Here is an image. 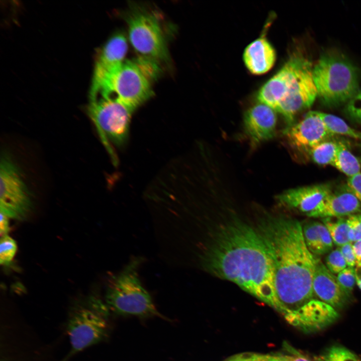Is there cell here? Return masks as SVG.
<instances>
[{
	"instance_id": "obj_37",
	"label": "cell",
	"mask_w": 361,
	"mask_h": 361,
	"mask_svg": "<svg viewBox=\"0 0 361 361\" xmlns=\"http://www.w3.org/2000/svg\"><path fill=\"white\" fill-rule=\"evenodd\" d=\"M356 268L355 269V276L361 277V262L356 263Z\"/></svg>"
},
{
	"instance_id": "obj_27",
	"label": "cell",
	"mask_w": 361,
	"mask_h": 361,
	"mask_svg": "<svg viewBox=\"0 0 361 361\" xmlns=\"http://www.w3.org/2000/svg\"><path fill=\"white\" fill-rule=\"evenodd\" d=\"M326 266L332 274L339 273L347 264L339 248L332 251L326 257Z\"/></svg>"
},
{
	"instance_id": "obj_5",
	"label": "cell",
	"mask_w": 361,
	"mask_h": 361,
	"mask_svg": "<svg viewBox=\"0 0 361 361\" xmlns=\"http://www.w3.org/2000/svg\"><path fill=\"white\" fill-rule=\"evenodd\" d=\"M144 258L132 257L107 285L105 302L110 311L138 316L158 314L152 298L143 285L139 269Z\"/></svg>"
},
{
	"instance_id": "obj_25",
	"label": "cell",
	"mask_w": 361,
	"mask_h": 361,
	"mask_svg": "<svg viewBox=\"0 0 361 361\" xmlns=\"http://www.w3.org/2000/svg\"><path fill=\"white\" fill-rule=\"evenodd\" d=\"M17 245L15 240L8 235L1 237L0 243V263L3 265L9 264L14 259Z\"/></svg>"
},
{
	"instance_id": "obj_7",
	"label": "cell",
	"mask_w": 361,
	"mask_h": 361,
	"mask_svg": "<svg viewBox=\"0 0 361 361\" xmlns=\"http://www.w3.org/2000/svg\"><path fill=\"white\" fill-rule=\"evenodd\" d=\"M152 80L135 59L124 61L108 72L94 74L92 87L114 96L134 110L152 96Z\"/></svg>"
},
{
	"instance_id": "obj_16",
	"label": "cell",
	"mask_w": 361,
	"mask_h": 361,
	"mask_svg": "<svg viewBox=\"0 0 361 361\" xmlns=\"http://www.w3.org/2000/svg\"><path fill=\"white\" fill-rule=\"evenodd\" d=\"M361 203L347 190L346 186L340 191L324 198L308 215L313 218H343L360 211Z\"/></svg>"
},
{
	"instance_id": "obj_19",
	"label": "cell",
	"mask_w": 361,
	"mask_h": 361,
	"mask_svg": "<svg viewBox=\"0 0 361 361\" xmlns=\"http://www.w3.org/2000/svg\"><path fill=\"white\" fill-rule=\"evenodd\" d=\"M302 231L306 246L314 255L324 254L332 249V239L323 223L308 222L302 226Z\"/></svg>"
},
{
	"instance_id": "obj_8",
	"label": "cell",
	"mask_w": 361,
	"mask_h": 361,
	"mask_svg": "<svg viewBox=\"0 0 361 361\" xmlns=\"http://www.w3.org/2000/svg\"><path fill=\"white\" fill-rule=\"evenodd\" d=\"M133 110L109 95L90 93L88 112L113 162L117 160L108 141L120 146L127 140Z\"/></svg>"
},
{
	"instance_id": "obj_23",
	"label": "cell",
	"mask_w": 361,
	"mask_h": 361,
	"mask_svg": "<svg viewBox=\"0 0 361 361\" xmlns=\"http://www.w3.org/2000/svg\"><path fill=\"white\" fill-rule=\"evenodd\" d=\"M322 222L335 245L340 247L350 242L348 238L349 228L346 219L337 218V220L333 221L331 218H325L323 219Z\"/></svg>"
},
{
	"instance_id": "obj_39",
	"label": "cell",
	"mask_w": 361,
	"mask_h": 361,
	"mask_svg": "<svg viewBox=\"0 0 361 361\" xmlns=\"http://www.w3.org/2000/svg\"><path fill=\"white\" fill-rule=\"evenodd\" d=\"M318 361H321L320 358L318 359Z\"/></svg>"
},
{
	"instance_id": "obj_15",
	"label": "cell",
	"mask_w": 361,
	"mask_h": 361,
	"mask_svg": "<svg viewBox=\"0 0 361 361\" xmlns=\"http://www.w3.org/2000/svg\"><path fill=\"white\" fill-rule=\"evenodd\" d=\"M312 286L314 295L335 309L342 308L348 301L349 297L339 286L337 278L317 258Z\"/></svg>"
},
{
	"instance_id": "obj_11",
	"label": "cell",
	"mask_w": 361,
	"mask_h": 361,
	"mask_svg": "<svg viewBox=\"0 0 361 361\" xmlns=\"http://www.w3.org/2000/svg\"><path fill=\"white\" fill-rule=\"evenodd\" d=\"M285 133L292 147L308 152L332 136L317 111H309L301 121L286 128Z\"/></svg>"
},
{
	"instance_id": "obj_26",
	"label": "cell",
	"mask_w": 361,
	"mask_h": 361,
	"mask_svg": "<svg viewBox=\"0 0 361 361\" xmlns=\"http://www.w3.org/2000/svg\"><path fill=\"white\" fill-rule=\"evenodd\" d=\"M336 278L341 289L350 297L356 282L355 269L348 267L340 272Z\"/></svg>"
},
{
	"instance_id": "obj_34",
	"label": "cell",
	"mask_w": 361,
	"mask_h": 361,
	"mask_svg": "<svg viewBox=\"0 0 361 361\" xmlns=\"http://www.w3.org/2000/svg\"><path fill=\"white\" fill-rule=\"evenodd\" d=\"M9 218L1 213L0 233L1 237L8 235L10 231Z\"/></svg>"
},
{
	"instance_id": "obj_6",
	"label": "cell",
	"mask_w": 361,
	"mask_h": 361,
	"mask_svg": "<svg viewBox=\"0 0 361 361\" xmlns=\"http://www.w3.org/2000/svg\"><path fill=\"white\" fill-rule=\"evenodd\" d=\"M109 311L105 301L93 295L77 300L72 304L66 322L70 349L62 361H67L105 338L108 329Z\"/></svg>"
},
{
	"instance_id": "obj_3",
	"label": "cell",
	"mask_w": 361,
	"mask_h": 361,
	"mask_svg": "<svg viewBox=\"0 0 361 361\" xmlns=\"http://www.w3.org/2000/svg\"><path fill=\"white\" fill-rule=\"evenodd\" d=\"M313 68L307 57L295 53L258 92L259 102L281 113L288 127L292 125L295 116L311 107L317 97Z\"/></svg>"
},
{
	"instance_id": "obj_21",
	"label": "cell",
	"mask_w": 361,
	"mask_h": 361,
	"mask_svg": "<svg viewBox=\"0 0 361 361\" xmlns=\"http://www.w3.org/2000/svg\"><path fill=\"white\" fill-rule=\"evenodd\" d=\"M328 132L332 135L339 134L361 140V132L349 126L343 119L335 115L318 111Z\"/></svg>"
},
{
	"instance_id": "obj_29",
	"label": "cell",
	"mask_w": 361,
	"mask_h": 361,
	"mask_svg": "<svg viewBox=\"0 0 361 361\" xmlns=\"http://www.w3.org/2000/svg\"><path fill=\"white\" fill-rule=\"evenodd\" d=\"M346 111L352 120L361 123V88L348 102Z\"/></svg>"
},
{
	"instance_id": "obj_30",
	"label": "cell",
	"mask_w": 361,
	"mask_h": 361,
	"mask_svg": "<svg viewBox=\"0 0 361 361\" xmlns=\"http://www.w3.org/2000/svg\"><path fill=\"white\" fill-rule=\"evenodd\" d=\"M345 186L361 203V172L348 177Z\"/></svg>"
},
{
	"instance_id": "obj_20",
	"label": "cell",
	"mask_w": 361,
	"mask_h": 361,
	"mask_svg": "<svg viewBox=\"0 0 361 361\" xmlns=\"http://www.w3.org/2000/svg\"><path fill=\"white\" fill-rule=\"evenodd\" d=\"M331 165L348 177L360 173L361 170V164L357 158L341 141H338L337 152Z\"/></svg>"
},
{
	"instance_id": "obj_1",
	"label": "cell",
	"mask_w": 361,
	"mask_h": 361,
	"mask_svg": "<svg viewBox=\"0 0 361 361\" xmlns=\"http://www.w3.org/2000/svg\"><path fill=\"white\" fill-rule=\"evenodd\" d=\"M208 233L183 255L182 265L232 281L279 311L272 262L257 229L234 219Z\"/></svg>"
},
{
	"instance_id": "obj_35",
	"label": "cell",
	"mask_w": 361,
	"mask_h": 361,
	"mask_svg": "<svg viewBox=\"0 0 361 361\" xmlns=\"http://www.w3.org/2000/svg\"><path fill=\"white\" fill-rule=\"evenodd\" d=\"M353 249L355 254L356 262H361V240L355 242L352 244Z\"/></svg>"
},
{
	"instance_id": "obj_13",
	"label": "cell",
	"mask_w": 361,
	"mask_h": 361,
	"mask_svg": "<svg viewBox=\"0 0 361 361\" xmlns=\"http://www.w3.org/2000/svg\"><path fill=\"white\" fill-rule=\"evenodd\" d=\"M332 192L330 186L320 184L289 189L277 197L279 205L308 215Z\"/></svg>"
},
{
	"instance_id": "obj_2",
	"label": "cell",
	"mask_w": 361,
	"mask_h": 361,
	"mask_svg": "<svg viewBox=\"0 0 361 361\" xmlns=\"http://www.w3.org/2000/svg\"><path fill=\"white\" fill-rule=\"evenodd\" d=\"M257 230L272 262L279 311L285 316L314 299L316 257L307 247L297 220L267 216L258 221Z\"/></svg>"
},
{
	"instance_id": "obj_38",
	"label": "cell",
	"mask_w": 361,
	"mask_h": 361,
	"mask_svg": "<svg viewBox=\"0 0 361 361\" xmlns=\"http://www.w3.org/2000/svg\"><path fill=\"white\" fill-rule=\"evenodd\" d=\"M356 282L357 286L361 289V277H356Z\"/></svg>"
},
{
	"instance_id": "obj_14",
	"label": "cell",
	"mask_w": 361,
	"mask_h": 361,
	"mask_svg": "<svg viewBox=\"0 0 361 361\" xmlns=\"http://www.w3.org/2000/svg\"><path fill=\"white\" fill-rule=\"evenodd\" d=\"M275 112L271 107L260 102L246 112L245 129L254 143L268 140L274 136L277 123Z\"/></svg>"
},
{
	"instance_id": "obj_31",
	"label": "cell",
	"mask_w": 361,
	"mask_h": 361,
	"mask_svg": "<svg viewBox=\"0 0 361 361\" xmlns=\"http://www.w3.org/2000/svg\"><path fill=\"white\" fill-rule=\"evenodd\" d=\"M270 354L258 353H242L236 354L226 361H267Z\"/></svg>"
},
{
	"instance_id": "obj_18",
	"label": "cell",
	"mask_w": 361,
	"mask_h": 361,
	"mask_svg": "<svg viewBox=\"0 0 361 361\" xmlns=\"http://www.w3.org/2000/svg\"><path fill=\"white\" fill-rule=\"evenodd\" d=\"M128 49L126 39L122 34L111 37L97 56L94 72L104 73L112 70L124 62Z\"/></svg>"
},
{
	"instance_id": "obj_33",
	"label": "cell",
	"mask_w": 361,
	"mask_h": 361,
	"mask_svg": "<svg viewBox=\"0 0 361 361\" xmlns=\"http://www.w3.org/2000/svg\"><path fill=\"white\" fill-rule=\"evenodd\" d=\"M286 349L290 353L285 355L289 361H312L308 357L298 351L288 344H285Z\"/></svg>"
},
{
	"instance_id": "obj_4",
	"label": "cell",
	"mask_w": 361,
	"mask_h": 361,
	"mask_svg": "<svg viewBox=\"0 0 361 361\" xmlns=\"http://www.w3.org/2000/svg\"><path fill=\"white\" fill-rule=\"evenodd\" d=\"M313 77L317 97L328 106L348 102L359 89L358 69L336 50L321 54L313 65Z\"/></svg>"
},
{
	"instance_id": "obj_10",
	"label": "cell",
	"mask_w": 361,
	"mask_h": 361,
	"mask_svg": "<svg viewBox=\"0 0 361 361\" xmlns=\"http://www.w3.org/2000/svg\"><path fill=\"white\" fill-rule=\"evenodd\" d=\"M130 41L144 56L156 60L167 58V50L159 21L152 13L137 11L127 19Z\"/></svg>"
},
{
	"instance_id": "obj_12",
	"label": "cell",
	"mask_w": 361,
	"mask_h": 361,
	"mask_svg": "<svg viewBox=\"0 0 361 361\" xmlns=\"http://www.w3.org/2000/svg\"><path fill=\"white\" fill-rule=\"evenodd\" d=\"M338 316L333 307L322 301L313 299L284 317L290 324L302 330L312 332L328 326L335 321Z\"/></svg>"
},
{
	"instance_id": "obj_36",
	"label": "cell",
	"mask_w": 361,
	"mask_h": 361,
	"mask_svg": "<svg viewBox=\"0 0 361 361\" xmlns=\"http://www.w3.org/2000/svg\"><path fill=\"white\" fill-rule=\"evenodd\" d=\"M267 361H289L285 355L276 354L270 355Z\"/></svg>"
},
{
	"instance_id": "obj_24",
	"label": "cell",
	"mask_w": 361,
	"mask_h": 361,
	"mask_svg": "<svg viewBox=\"0 0 361 361\" xmlns=\"http://www.w3.org/2000/svg\"><path fill=\"white\" fill-rule=\"evenodd\" d=\"M321 361H361L354 353L341 345H333L319 358Z\"/></svg>"
},
{
	"instance_id": "obj_28",
	"label": "cell",
	"mask_w": 361,
	"mask_h": 361,
	"mask_svg": "<svg viewBox=\"0 0 361 361\" xmlns=\"http://www.w3.org/2000/svg\"><path fill=\"white\" fill-rule=\"evenodd\" d=\"M348 226V238L350 243L361 240V214L350 215L346 218Z\"/></svg>"
},
{
	"instance_id": "obj_17",
	"label": "cell",
	"mask_w": 361,
	"mask_h": 361,
	"mask_svg": "<svg viewBox=\"0 0 361 361\" xmlns=\"http://www.w3.org/2000/svg\"><path fill=\"white\" fill-rule=\"evenodd\" d=\"M276 58L275 49L264 36L249 44L243 54L246 67L255 75L263 74L269 71Z\"/></svg>"
},
{
	"instance_id": "obj_32",
	"label": "cell",
	"mask_w": 361,
	"mask_h": 361,
	"mask_svg": "<svg viewBox=\"0 0 361 361\" xmlns=\"http://www.w3.org/2000/svg\"><path fill=\"white\" fill-rule=\"evenodd\" d=\"M340 252L346 262L347 266L353 268L356 265V260L354 253L352 243H348L339 247Z\"/></svg>"
},
{
	"instance_id": "obj_9",
	"label": "cell",
	"mask_w": 361,
	"mask_h": 361,
	"mask_svg": "<svg viewBox=\"0 0 361 361\" xmlns=\"http://www.w3.org/2000/svg\"><path fill=\"white\" fill-rule=\"evenodd\" d=\"M32 207L31 196L19 169L9 157L2 156L0 166L1 213L9 219L23 220Z\"/></svg>"
},
{
	"instance_id": "obj_22",
	"label": "cell",
	"mask_w": 361,
	"mask_h": 361,
	"mask_svg": "<svg viewBox=\"0 0 361 361\" xmlns=\"http://www.w3.org/2000/svg\"><path fill=\"white\" fill-rule=\"evenodd\" d=\"M338 148V141L325 140L309 152L312 160L319 165H332Z\"/></svg>"
}]
</instances>
